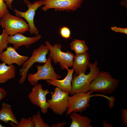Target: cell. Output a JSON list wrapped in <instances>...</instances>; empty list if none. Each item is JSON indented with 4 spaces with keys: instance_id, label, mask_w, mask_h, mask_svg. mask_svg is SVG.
I'll list each match as a JSON object with an SVG mask.
<instances>
[{
    "instance_id": "1",
    "label": "cell",
    "mask_w": 127,
    "mask_h": 127,
    "mask_svg": "<svg viewBox=\"0 0 127 127\" xmlns=\"http://www.w3.org/2000/svg\"><path fill=\"white\" fill-rule=\"evenodd\" d=\"M119 81V79L113 78L107 72H99L91 83L89 91L92 92L111 94L115 91Z\"/></svg>"
},
{
    "instance_id": "2",
    "label": "cell",
    "mask_w": 127,
    "mask_h": 127,
    "mask_svg": "<svg viewBox=\"0 0 127 127\" xmlns=\"http://www.w3.org/2000/svg\"><path fill=\"white\" fill-rule=\"evenodd\" d=\"M97 65V61L93 64L89 63L88 66L90 68V71L88 74H85L83 73L74 75L71 82V95L79 92L86 93L89 91L91 83L100 72Z\"/></svg>"
},
{
    "instance_id": "3",
    "label": "cell",
    "mask_w": 127,
    "mask_h": 127,
    "mask_svg": "<svg viewBox=\"0 0 127 127\" xmlns=\"http://www.w3.org/2000/svg\"><path fill=\"white\" fill-rule=\"evenodd\" d=\"M0 25L8 35L23 33L29 31V25L20 17L12 15L9 12L6 13L0 19Z\"/></svg>"
},
{
    "instance_id": "4",
    "label": "cell",
    "mask_w": 127,
    "mask_h": 127,
    "mask_svg": "<svg viewBox=\"0 0 127 127\" xmlns=\"http://www.w3.org/2000/svg\"><path fill=\"white\" fill-rule=\"evenodd\" d=\"M45 43L50 51L49 56L55 64L59 63L62 69L72 67L75 56L74 54L68 51L65 52H62V46L60 44H55L52 46L47 40Z\"/></svg>"
},
{
    "instance_id": "5",
    "label": "cell",
    "mask_w": 127,
    "mask_h": 127,
    "mask_svg": "<svg viewBox=\"0 0 127 127\" xmlns=\"http://www.w3.org/2000/svg\"><path fill=\"white\" fill-rule=\"evenodd\" d=\"M52 60L49 56L43 65L36 66L37 71L36 73H30L27 75L28 80L31 85L34 86L37 84L38 81L41 80H52L61 78V76L55 72L52 66Z\"/></svg>"
},
{
    "instance_id": "6",
    "label": "cell",
    "mask_w": 127,
    "mask_h": 127,
    "mask_svg": "<svg viewBox=\"0 0 127 127\" xmlns=\"http://www.w3.org/2000/svg\"><path fill=\"white\" fill-rule=\"evenodd\" d=\"M49 50L46 45L42 44L33 50L32 56L24 63L20 70V74L21 77L19 82L20 84H22L24 82L29 69L35 63H45L46 62L47 59L46 56L49 53Z\"/></svg>"
},
{
    "instance_id": "7",
    "label": "cell",
    "mask_w": 127,
    "mask_h": 127,
    "mask_svg": "<svg viewBox=\"0 0 127 127\" xmlns=\"http://www.w3.org/2000/svg\"><path fill=\"white\" fill-rule=\"evenodd\" d=\"M92 92L89 91L86 93L79 92L71 96H69L68 106L66 116L73 112H82L90 106L89 104Z\"/></svg>"
},
{
    "instance_id": "8",
    "label": "cell",
    "mask_w": 127,
    "mask_h": 127,
    "mask_svg": "<svg viewBox=\"0 0 127 127\" xmlns=\"http://www.w3.org/2000/svg\"><path fill=\"white\" fill-rule=\"evenodd\" d=\"M54 92L51 96V99L47 101L48 108L55 114L62 115L67 110L68 106V101L69 93L63 91L56 87Z\"/></svg>"
},
{
    "instance_id": "9",
    "label": "cell",
    "mask_w": 127,
    "mask_h": 127,
    "mask_svg": "<svg viewBox=\"0 0 127 127\" xmlns=\"http://www.w3.org/2000/svg\"><path fill=\"white\" fill-rule=\"evenodd\" d=\"M43 2L44 0H40L31 3L28 0L25 3L28 7V9L26 12H21L16 9H12L16 16L23 18L26 20L29 25V32L32 35L34 34L37 35L39 34V32L34 24V18L36 11L43 5Z\"/></svg>"
},
{
    "instance_id": "10",
    "label": "cell",
    "mask_w": 127,
    "mask_h": 127,
    "mask_svg": "<svg viewBox=\"0 0 127 127\" xmlns=\"http://www.w3.org/2000/svg\"><path fill=\"white\" fill-rule=\"evenodd\" d=\"M83 0H44L42 10L51 9L55 11L74 12L81 7Z\"/></svg>"
},
{
    "instance_id": "11",
    "label": "cell",
    "mask_w": 127,
    "mask_h": 127,
    "mask_svg": "<svg viewBox=\"0 0 127 127\" xmlns=\"http://www.w3.org/2000/svg\"><path fill=\"white\" fill-rule=\"evenodd\" d=\"M42 85L40 84L34 86L29 93L28 97L32 104L39 107L42 113L45 114L48 112L49 105L47 103L46 96L48 93L52 94L53 92H50L48 89L44 90Z\"/></svg>"
},
{
    "instance_id": "12",
    "label": "cell",
    "mask_w": 127,
    "mask_h": 127,
    "mask_svg": "<svg viewBox=\"0 0 127 127\" xmlns=\"http://www.w3.org/2000/svg\"><path fill=\"white\" fill-rule=\"evenodd\" d=\"M28 58L27 56L20 55L13 47L10 46L0 54V60L9 65L15 64L21 66Z\"/></svg>"
},
{
    "instance_id": "13",
    "label": "cell",
    "mask_w": 127,
    "mask_h": 127,
    "mask_svg": "<svg viewBox=\"0 0 127 127\" xmlns=\"http://www.w3.org/2000/svg\"><path fill=\"white\" fill-rule=\"evenodd\" d=\"M41 37V36L40 34L31 37L25 36L22 33H19L13 35H8L7 40L8 44H12L13 47L16 50L23 45L28 48L31 45L39 40Z\"/></svg>"
},
{
    "instance_id": "14",
    "label": "cell",
    "mask_w": 127,
    "mask_h": 127,
    "mask_svg": "<svg viewBox=\"0 0 127 127\" xmlns=\"http://www.w3.org/2000/svg\"><path fill=\"white\" fill-rule=\"evenodd\" d=\"M67 70L66 76L62 80L58 79L48 80L46 82L49 85H52L60 89L63 91L68 92L71 94V83L73 73L74 71L73 69H69L66 67Z\"/></svg>"
},
{
    "instance_id": "15",
    "label": "cell",
    "mask_w": 127,
    "mask_h": 127,
    "mask_svg": "<svg viewBox=\"0 0 127 127\" xmlns=\"http://www.w3.org/2000/svg\"><path fill=\"white\" fill-rule=\"evenodd\" d=\"M89 54L87 52L76 54L72 66L76 75L85 73L89 63Z\"/></svg>"
},
{
    "instance_id": "16",
    "label": "cell",
    "mask_w": 127,
    "mask_h": 127,
    "mask_svg": "<svg viewBox=\"0 0 127 127\" xmlns=\"http://www.w3.org/2000/svg\"><path fill=\"white\" fill-rule=\"evenodd\" d=\"M0 111V120L5 123L11 122L17 125L19 122L16 119L12 111L11 104L3 102Z\"/></svg>"
},
{
    "instance_id": "17",
    "label": "cell",
    "mask_w": 127,
    "mask_h": 127,
    "mask_svg": "<svg viewBox=\"0 0 127 127\" xmlns=\"http://www.w3.org/2000/svg\"><path fill=\"white\" fill-rule=\"evenodd\" d=\"M15 66L13 64L8 66L4 62L0 63V83H5L15 77Z\"/></svg>"
},
{
    "instance_id": "18",
    "label": "cell",
    "mask_w": 127,
    "mask_h": 127,
    "mask_svg": "<svg viewBox=\"0 0 127 127\" xmlns=\"http://www.w3.org/2000/svg\"><path fill=\"white\" fill-rule=\"evenodd\" d=\"M70 115V117L72 120L70 127H92L91 124V120L87 116H83L74 111Z\"/></svg>"
},
{
    "instance_id": "19",
    "label": "cell",
    "mask_w": 127,
    "mask_h": 127,
    "mask_svg": "<svg viewBox=\"0 0 127 127\" xmlns=\"http://www.w3.org/2000/svg\"><path fill=\"white\" fill-rule=\"evenodd\" d=\"M70 45L71 49L74 51L76 54L85 52L88 49L85 42L84 40L75 39Z\"/></svg>"
},
{
    "instance_id": "20",
    "label": "cell",
    "mask_w": 127,
    "mask_h": 127,
    "mask_svg": "<svg viewBox=\"0 0 127 127\" xmlns=\"http://www.w3.org/2000/svg\"><path fill=\"white\" fill-rule=\"evenodd\" d=\"M9 123L12 127H35L34 123L32 119V117L28 118H23L19 122V124L15 126L14 123L11 122Z\"/></svg>"
},
{
    "instance_id": "21",
    "label": "cell",
    "mask_w": 127,
    "mask_h": 127,
    "mask_svg": "<svg viewBox=\"0 0 127 127\" xmlns=\"http://www.w3.org/2000/svg\"><path fill=\"white\" fill-rule=\"evenodd\" d=\"M32 119L35 124V127H50L48 124L44 123L43 119L40 113V110H39L37 113L33 115Z\"/></svg>"
},
{
    "instance_id": "22",
    "label": "cell",
    "mask_w": 127,
    "mask_h": 127,
    "mask_svg": "<svg viewBox=\"0 0 127 127\" xmlns=\"http://www.w3.org/2000/svg\"><path fill=\"white\" fill-rule=\"evenodd\" d=\"M2 33L0 35V54L8 47V43L7 38L8 35L2 29Z\"/></svg>"
},
{
    "instance_id": "23",
    "label": "cell",
    "mask_w": 127,
    "mask_h": 127,
    "mask_svg": "<svg viewBox=\"0 0 127 127\" xmlns=\"http://www.w3.org/2000/svg\"><path fill=\"white\" fill-rule=\"evenodd\" d=\"M60 33L62 38L66 40L71 38L70 30L66 26H63L60 28Z\"/></svg>"
},
{
    "instance_id": "24",
    "label": "cell",
    "mask_w": 127,
    "mask_h": 127,
    "mask_svg": "<svg viewBox=\"0 0 127 127\" xmlns=\"http://www.w3.org/2000/svg\"><path fill=\"white\" fill-rule=\"evenodd\" d=\"M7 7L3 0H0V19L6 13L9 12Z\"/></svg>"
},
{
    "instance_id": "25",
    "label": "cell",
    "mask_w": 127,
    "mask_h": 127,
    "mask_svg": "<svg viewBox=\"0 0 127 127\" xmlns=\"http://www.w3.org/2000/svg\"><path fill=\"white\" fill-rule=\"evenodd\" d=\"M111 29L115 32L123 33L127 34V28H121L116 26L111 27Z\"/></svg>"
},
{
    "instance_id": "26",
    "label": "cell",
    "mask_w": 127,
    "mask_h": 127,
    "mask_svg": "<svg viewBox=\"0 0 127 127\" xmlns=\"http://www.w3.org/2000/svg\"><path fill=\"white\" fill-rule=\"evenodd\" d=\"M121 118L123 123L126 126H127V110L122 109L121 112Z\"/></svg>"
},
{
    "instance_id": "27",
    "label": "cell",
    "mask_w": 127,
    "mask_h": 127,
    "mask_svg": "<svg viewBox=\"0 0 127 127\" xmlns=\"http://www.w3.org/2000/svg\"><path fill=\"white\" fill-rule=\"evenodd\" d=\"M7 94L6 90L4 88L0 87V101L5 98Z\"/></svg>"
},
{
    "instance_id": "28",
    "label": "cell",
    "mask_w": 127,
    "mask_h": 127,
    "mask_svg": "<svg viewBox=\"0 0 127 127\" xmlns=\"http://www.w3.org/2000/svg\"><path fill=\"white\" fill-rule=\"evenodd\" d=\"M13 0H3L4 2L6 4L7 7L10 9L12 8V3ZM28 0H24V3H26Z\"/></svg>"
},
{
    "instance_id": "29",
    "label": "cell",
    "mask_w": 127,
    "mask_h": 127,
    "mask_svg": "<svg viewBox=\"0 0 127 127\" xmlns=\"http://www.w3.org/2000/svg\"><path fill=\"white\" fill-rule=\"evenodd\" d=\"M66 124V123L65 122L61 123H59L56 124H52L51 127H62Z\"/></svg>"
},
{
    "instance_id": "30",
    "label": "cell",
    "mask_w": 127,
    "mask_h": 127,
    "mask_svg": "<svg viewBox=\"0 0 127 127\" xmlns=\"http://www.w3.org/2000/svg\"><path fill=\"white\" fill-rule=\"evenodd\" d=\"M103 124L104 127H112L113 126L111 124L107 123L105 120L103 122Z\"/></svg>"
},
{
    "instance_id": "31",
    "label": "cell",
    "mask_w": 127,
    "mask_h": 127,
    "mask_svg": "<svg viewBox=\"0 0 127 127\" xmlns=\"http://www.w3.org/2000/svg\"><path fill=\"white\" fill-rule=\"evenodd\" d=\"M5 126L2 125L1 123V122H0V127H4Z\"/></svg>"
}]
</instances>
